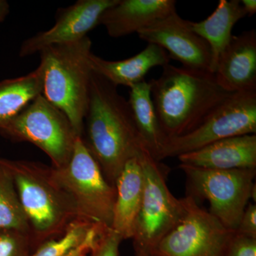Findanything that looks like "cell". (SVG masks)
Returning a JSON list of instances; mask_svg holds the SVG:
<instances>
[{
	"mask_svg": "<svg viewBox=\"0 0 256 256\" xmlns=\"http://www.w3.org/2000/svg\"><path fill=\"white\" fill-rule=\"evenodd\" d=\"M216 80L227 92L256 90V32L232 36L214 70Z\"/></svg>",
	"mask_w": 256,
	"mask_h": 256,
	"instance_id": "13",
	"label": "cell"
},
{
	"mask_svg": "<svg viewBox=\"0 0 256 256\" xmlns=\"http://www.w3.org/2000/svg\"><path fill=\"white\" fill-rule=\"evenodd\" d=\"M244 10H245L247 16H252L256 12V0H242L240 1Z\"/></svg>",
	"mask_w": 256,
	"mask_h": 256,
	"instance_id": "28",
	"label": "cell"
},
{
	"mask_svg": "<svg viewBox=\"0 0 256 256\" xmlns=\"http://www.w3.org/2000/svg\"><path fill=\"white\" fill-rule=\"evenodd\" d=\"M84 139L108 183H116L126 162L146 149L128 101L117 87L92 72Z\"/></svg>",
	"mask_w": 256,
	"mask_h": 256,
	"instance_id": "1",
	"label": "cell"
},
{
	"mask_svg": "<svg viewBox=\"0 0 256 256\" xmlns=\"http://www.w3.org/2000/svg\"><path fill=\"white\" fill-rule=\"evenodd\" d=\"M140 154L128 160L116 183V198L110 228L122 240L132 238L142 206L144 174Z\"/></svg>",
	"mask_w": 256,
	"mask_h": 256,
	"instance_id": "16",
	"label": "cell"
},
{
	"mask_svg": "<svg viewBox=\"0 0 256 256\" xmlns=\"http://www.w3.org/2000/svg\"><path fill=\"white\" fill-rule=\"evenodd\" d=\"M256 134V90L234 92L193 130L166 138L161 160L197 150L226 138Z\"/></svg>",
	"mask_w": 256,
	"mask_h": 256,
	"instance_id": "9",
	"label": "cell"
},
{
	"mask_svg": "<svg viewBox=\"0 0 256 256\" xmlns=\"http://www.w3.org/2000/svg\"><path fill=\"white\" fill-rule=\"evenodd\" d=\"M144 193L133 235L134 250L152 252L182 220L184 198H178L166 183L165 168L148 149L141 152Z\"/></svg>",
	"mask_w": 256,
	"mask_h": 256,
	"instance_id": "6",
	"label": "cell"
},
{
	"mask_svg": "<svg viewBox=\"0 0 256 256\" xmlns=\"http://www.w3.org/2000/svg\"><path fill=\"white\" fill-rule=\"evenodd\" d=\"M122 238L111 228L102 230L87 256H119V247Z\"/></svg>",
	"mask_w": 256,
	"mask_h": 256,
	"instance_id": "24",
	"label": "cell"
},
{
	"mask_svg": "<svg viewBox=\"0 0 256 256\" xmlns=\"http://www.w3.org/2000/svg\"><path fill=\"white\" fill-rule=\"evenodd\" d=\"M190 195L206 200L210 212L226 228L236 232L250 198L255 197L256 169L216 170L180 164Z\"/></svg>",
	"mask_w": 256,
	"mask_h": 256,
	"instance_id": "8",
	"label": "cell"
},
{
	"mask_svg": "<svg viewBox=\"0 0 256 256\" xmlns=\"http://www.w3.org/2000/svg\"><path fill=\"white\" fill-rule=\"evenodd\" d=\"M118 0H78L74 4L58 10L54 25L26 38L20 46L18 55L28 57L40 53L52 45L82 40L99 25L102 14Z\"/></svg>",
	"mask_w": 256,
	"mask_h": 256,
	"instance_id": "12",
	"label": "cell"
},
{
	"mask_svg": "<svg viewBox=\"0 0 256 256\" xmlns=\"http://www.w3.org/2000/svg\"><path fill=\"white\" fill-rule=\"evenodd\" d=\"M170 62L166 50L152 44H148L142 52L126 60H108L92 53L89 56L94 73L116 87L124 86L129 88L144 80L146 74L152 68L164 67Z\"/></svg>",
	"mask_w": 256,
	"mask_h": 256,
	"instance_id": "17",
	"label": "cell"
},
{
	"mask_svg": "<svg viewBox=\"0 0 256 256\" xmlns=\"http://www.w3.org/2000/svg\"><path fill=\"white\" fill-rule=\"evenodd\" d=\"M2 229L18 230L30 236L28 218L6 159L4 158H0V230Z\"/></svg>",
	"mask_w": 256,
	"mask_h": 256,
	"instance_id": "21",
	"label": "cell"
},
{
	"mask_svg": "<svg viewBox=\"0 0 256 256\" xmlns=\"http://www.w3.org/2000/svg\"><path fill=\"white\" fill-rule=\"evenodd\" d=\"M150 80L151 96L166 138L193 130L232 92L218 85L214 74L168 64Z\"/></svg>",
	"mask_w": 256,
	"mask_h": 256,
	"instance_id": "2",
	"label": "cell"
},
{
	"mask_svg": "<svg viewBox=\"0 0 256 256\" xmlns=\"http://www.w3.org/2000/svg\"><path fill=\"white\" fill-rule=\"evenodd\" d=\"M6 163L28 218L35 250L43 242L62 236L78 216L54 168L26 160H6Z\"/></svg>",
	"mask_w": 256,
	"mask_h": 256,
	"instance_id": "3",
	"label": "cell"
},
{
	"mask_svg": "<svg viewBox=\"0 0 256 256\" xmlns=\"http://www.w3.org/2000/svg\"><path fill=\"white\" fill-rule=\"evenodd\" d=\"M176 12L174 0H118L104 12L99 22L108 34L120 38L137 33Z\"/></svg>",
	"mask_w": 256,
	"mask_h": 256,
	"instance_id": "15",
	"label": "cell"
},
{
	"mask_svg": "<svg viewBox=\"0 0 256 256\" xmlns=\"http://www.w3.org/2000/svg\"><path fill=\"white\" fill-rule=\"evenodd\" d=\"M129 104L134 124L146 149L158 161H161L165 142L151 96L150 82L146 80L130 88Z\"/></svg>",
	"mask_w": 256,
	"mask_h": 256,
	"instance_id": "19",
	"label": "cell"
},
{
	"mask_svg": "<svg viewBox=\"0 0 256 256\" xmlns=\"http://www.w3.org/2000/svg\"><path fill=\"white\" fill-rule=\"evenodd\" d=\"M106 229L100 226H96L92 229V232L89 234L88 236L86 239L85 242L82 245L79 246L76 248L72 250L68 255L66 256H80L82 254H88L90 252V249L94 246V244L99 234Z\"/></svg>",
	"mask_w": 256,
	"mask_h": 256,
	"instance_id": "27",
	"label": "cell"
},
{
	"mask_svg": "<svg viewBox=\"0 0 256 256\" xmlns=\"http://www.w3.org/2000/svg\"><path fill=\"white\" fill-rule=\"evenodd\" d=\"M191 23L176 11L142 28L138 35L143 41L162 48L170 60H178L183 67L212 73L210 47L192 30Z\"/></svg>",
	"mask_w": 256,
	"mask_h": 256,
	"instance_id": "11",
	"label": "cell"
},
{
	"mask_svg": "<svg viewBox=\"0 0 256 256\" xmlns=\"http://www.w3.org/2000/svg\"><path fill=\"white\" fill-rule=\"evenodd\" d=\"M182 220L159 242L152 254L159 256H223L235 233L210 212L202 208L196 198L184 197Z\"/></svg>",
	"mask_w": 256,
	"mask_h": 256,
	"instance_id": "10",
	"label": "cell"
},
{
	"mask_svg": "<svg viewBox=\"0 0 256 256\" xmlns=\"http://www.w3.org/2000/svg\"><path fill=\"white\" fill-rule=\"evenodd\" d=\"M247 16L239 0H220L215 11L200 22H192V30L203 38L212 53L210 72L214 74L220 55L232 40L236 24Z\"/></svg>",
	"mask_w": 256,
	"mask_h": 256,
	"instance_id": "18",
	"label": "cell"
},
{
	"mask_svg": "<svg viewBox=\"0 0 256 256\" xmlns=\"http://www.w3.org/2000/svg\"><path fill=\"white\" fill-rule=\"evenodd\" d=\"M10 4L6 0H0V24L4 21L10 13Z\"/></svg>",
	"mask_w": 256,
	"mask_h": 256,
	"instance_id": "29",
	"label": "cell"
},
{
	"mask_svg": "<svg viewBox=\"0 0 256 256\" xmlns=\"http://www.w3.org/2000/svg\"><path fill=\"white\" fill-rule=\"evenodd\" d=\"M13 142H28L46 153L55 169L68 164L77 136L65 114L43 96L36 97L0 130Z\"/></svg>",
	"mask_w": 256,
	"mask_h": 256,
	"instance_id": "7",
	"label": "cell"
},
{
	"mask_svg": "<svg viewBox=\"0 0 256 256\" xmlns=\"http://www.w3.org/2000/svg\"><path fill=\"white\" fill-rule=\"evenodd\" d=\"M178 158L181 164L204 169H256V134L226 138Z\"/></svg>",
	"mask_w": 256,
	"mask_h": 256,
	"instance_id": "14",
	"label": "cell"
},
{
	"mask_svg": "<svg viewBox=\"0 0 256 256\" xmlns=\"http://www.w3.org/2000/svg\"><path fill=\"white\" fill-rule=\"evenodd\" d=\"M34 250L28 234L12 229L0 230V256H31Z\"/></svg>",
	"mask_w": 256,
	"mask_h": 256,
	"instance_id": "23",
	"label": "cell"
},
{
	"mask_svg": "<svg viewBox=\"0 0 256 256\" xmlns=\"http://www.w3.org/2000/svg\"><path fill=\"white\" fill-rule=\"evenodd\" d=\"M236 232L240 235L256 238V204H249L248 205Z\"/></svg>",
	"mask_w": 256,
	"mask_h": 256,
	"instance_id": "26",
	"label": "cell"
},
{
	"mask_svg": "<svg viewBox=\"0 0 256 256\" xmlns=\"http://www.w3.org/2000/svg\"><path fill=\"white\" fill-rule=\"evenodd\" d=\"M223 256H256V238L240 235L235 232Z\"/></svg>",
	"mask_w": 256,
	"mask_h": 256,
	"instance_id": "25",
	"label": "cell"
},
{
	"mask_svg": "<svg viewBox=\"0 0 256 256\" xmlns=\"http://www.w3.org/2000/svg\"><path fill=\"white\" fill-rule=\"evenodd\" d=\"M136 256H159L152 254V252H141V250H134Z\"/></svg>",
	"mask_w": 256,
	"mask_h": 256,
	"instance_id": "30",
	"label": "cell"
},
{
	"mask_svg": "<svg viewBox=\"0 0 256 256\" xmlns=\"http://www.w3.org/2000/svg\"><path fill=\"white\" fill-rule=\"evenodd\" d=\"M96 226H99L84 220H76L62 236L43 242L31 256H67L74 249L82 245Z\"/></svg>",
	"mask_w": 256,
	"mask_h": 256,
	"instance_id": "22",
	"label": "cell"
},
{
	"mask_svg": "<svg viewBox=\"0 0 256 256\" xmlns=\"http://www.w3.org/2000/svg\"><path fill=\"white\" fill-rule=\"evenodd\" d=\"M54 170L56 178L73 202L78 220L110 228L116 188L106 180L82 137L77 138L68 164Z\"/></svg>",
	"mask_w": 256,
	"mask_h": 256,
	"instance_id": "5",
	"label": "cell"
},
{
	"mask_svg": "<svg viewBox=\"0 0 256 256\" xmlns=\"http://www.w3.org/2000/svg\"><path fill=\"white\" fill-rule=\"evenodd\" d=\"M92 42L52 45L40 52L42 96L68 118L78 137L84 133L92 70L89 62Z\"/></svg>",
	"mask_w": 256,
	"mask_h": 256,
	"instance_id": "4",
	"label": "cell"
},
{
	"mask_svg": "<svg viewBox=\"0 0 256 256\" xmlns=\"http://www.w3.org/2000/svg\"><path fill=\"white\" fill-rule=\"evenodd\" d=\"M88 254H88H82V255L80 256H87Z\"/></svg>",
	"mask_w": 256,
	"mask_h": 256,
	"instance_id": "31",
	"label": "cell"
},
{
	"mask_svg": "<svg viewBox=\"0 0 256 256\" xmlns=\"http://www.w3.org/2000/svg\"><path fill=\"white\" fill-rule=\"evenodd\" d=\"M42 74L40 67L31 73L0 82V130L42 94Z\"/></svg>",
	"mask_w": 256,
	"mask_h": 256,
	"instance_id": "20",
	"label": "cell"
}]
</instances>
